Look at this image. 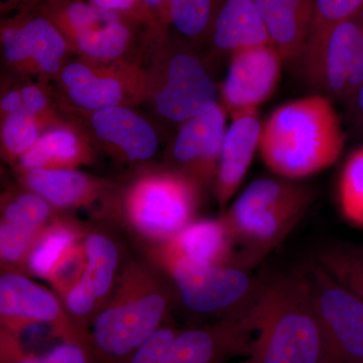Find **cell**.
I'll return each mask as SVG.
<instances>
[{"label": "cell", "instance_id": "6da1fadb", "mask_svg": "<svg viewBox=\"0 0 363 363\" xmlns=\"http://www.w3.org/2000/svg\"><path fill=\"white\" fill-rule=\"evenodd\" d=\"M245 363H341L315 306L304 267L262 276Z\"/></svg>", "mask_w": 363, "mask_h": 363}, {"label": "cell", "instance_id": "7a4b0ae2", "mask_svg": "<svg viewBox=\"0 0 363 363\" xmlns=\"http://www.w3.org/2000/svg\"><path fill=\"white\" fill-rule=\"evenodd\" d=\"M175 297L168 277L149 259L124 262L111 298L90 327L100 362H125L166 324Z\"/></svg>", "mask_w": 363, "mask_h": 363}, {"label": "cell", "instance_id": "3957f363", "mask_svg": "<svg viewBox=\"0 0 363 363\" xmlns=\"http://www.w3.org/2000/svg\"><path fill=\"white\" fill-rule=\"evenodd\" d=\"M343 147L340 119L331 100L321 94L277 108L262 126L259 145L274 175L295 181L331 167Z\"/></svg>", "mask_w": 363, "mask_h": 363}, {"label": "cell", "instance_id": "277c9868", "mask_svg": "<svg viewBox=\"0 0 363 363\" xmlns=\"http://www.w3.org/2000/svg\"><path fill=\"white\" fill-rule=\"evenodd\" d=\"M313 200L312 189L298 181L277 176L252 182L222 213L240 248L238 266L248 269L264 259L302 220Z\"/></svg>", "mask_w": 363, "mask_h": 363}, {"label": "cell", "instance_id": "5b68a950", "mask_svg": "<svg viewBox=\"0 0 363 363\" xmlns=\"http://www.w3.org/2000/svg\"><path fill=\"white\" fill-rule=\"evenodd\" d=\"M147 253V259L171 281L182 304L199 316L252 321L262 290L255 278L240 266H217L177 255Z\"/></svg>", "mask_w": 363, "mask_h": 363}, {"label": "cell", "instance_id": "8992f818", "mask_svg": "<svg viewBox=\"0 0 363 363\" xmlns=\"http://www.w3.org/2000/svg\"><path fill=\"white\" fill-rule=\"evenodd\" d=\"M201 188L173 169L145 172L116 199L112 212L145 247L160 245L195 220Z\"/></svg>", "mask_w": 363, "mask_h": 363}, {"label": "cell", "instance_id": "52a82bcc", "mask_svg": "<svg viewBox=\"0 0 363 363\" xmlns=\"http://www.w3.org/2000/svg\"><path fill=\"white\" fill-rule=\"evenodd\" d=\"M300 59L306 80L321 95L353 97L363 83V11L308 40Z\"/></svg>", "mask_w": 363, "mask_h": 363}, {"label": "cell", "instance_id": "ba28073f", "mask_svg": "<svg viewBox=\"0 0 363 363\" xmlns=\"http://www.w3.org/2000/svg\"><path fill=\"white\" fill-rule=\"evenodd\" d=\"M0 323L2 328L20 336L26 329L43 325L61 342L79 344L94 351L90 331L74 320L63 300L21 272H1Z\"/></svg>", "mask_w": 363, "mask_h": 363}, {"label": "cell", "instance_id": "9c48e42d", "mask_svg": "<svg viewBox=\"0 0 363 363\" xmlns=\"http://www.w3.org/2000/svg\"><path fill=\"white\" fill-rule=\"evenodd\" d=\"M60 80L72 104L86 111L126 106L150 93V80L145 72L123 62L86 59L67 64Z\"/></svg>", "mask_w": 363, "mask_h": 363}, {"label": "cell", "instance_id": "30bf717a", "mask_svg": "<svg viewBox=\"0 0 363 363\" xmlns=\"http://www.w3.org/2000/svg\"><path fill=\"white\" fill-rule=\"evenodd\" d=\"M303 267L318 314L341 363H363V303L314 257Z\"/></svg>", "mask_w": 363, "mask_h": 363}, {"label": "cell", "instance_id": "8fae6325", "mask_svg": "<svg viewBox=\"0 0 363 363\" xmlns=\"http://www.w3.org/2000/svg\"><path fill=\"white\" fill-rule=\"evenodd\" d=\"M160 116L184 123L218 104L214 81L201 62L192 54L179 52L169 57L161 84L152 92Z\"/></svg>", "mask_w": 363, "mask_h": 363}, {"label": "cell", "instance_id": "7c38bea8", "mask_svg": "<svg viewBox=\"0 0 363 363\" xmlns=\"http://www.w3.org/2000/svg\"><path fill=\"white\" fill-rule=\"evenodd\" d=\"M231 54L221 93L224 106L234 117L257 111L271 96L284 60L274 45L243 48Z\"/></svg>", "mask_w": 363, "mask_h": 363}, {"label": "cell", "instance_id": "4fadbf2b", "mask_svg": "<svg viewBox=\"0 0 363 363\" xmlns=\"http://www.w3.org/2000/svg\"><path fill=\"white\" fill-rule=\"evenodd\" d=\"M226 130V111L220 104L182 123L172 147L171 169L201 187L213 183Z\"/></svg>", "mask_w": 363, "mask_h": 363}, {"label": "cell", "instance_id": "5bb4252c", "mask_svg": "<svg viewBox=\"0 0 363 363\" xmlns=\"http://www.w3.org/2000/svg\"><path fill=\"white\" fill-rule=\"evenodd\" d=\"M255 333L252 321L219 320L179 332L166 363H227L250 357Z\"/></svg>", "mask_w": 363, "mask_h": 363}, {"label": "cell", "instance_id": "9a60e30c", "mask_svg": "<svg viewBox=\"0 0 363 363\" xmlns=\"http://www.w3.org/2000/svg\"><path fill=\"white\" fill-rule=\"evenodd\" d=\"M18 178L26 190L42 196L57 210L81 209L104 205L113 211L116 186L105 179L78 169H18Z\"/></svg>", "mask_w": 363, "mask_h": 363}, {"label": "cell", "instance_id": "2e32d148", "mask_svg": "<svg viewBox=\"0 0 363 363\" xmlns=\"http://www.w3.org/2000/svg\"><path fill=\"white\" fill-rule=\"evenodd\" d=\"M4 58L20 70L54 75L61 72L67 42L62 33L42 18L7 28L2 35Z\"/></svg>", "mask_w": 363, "mask_h": 363}, {"label": "cell", "instance_id": "e0dca14e", "mask_svg": "<svg viewBox=\"0 0 363 363\" xmlns=\"http://www.w3.org/2000/svg\"><path fill=\"white\" fill-rule=\"evenodd\" d=\"M91 130L98 140L125 162L150 161L159 147L156 131L130 107L90 112Z\"/></svg>", "mask_w": 363, "mask_h": 363}, {"label": "cell", "instance_id": "ac0fdd59", "mask_svg": "<svg viewBox=\"0 0 363 363\" xmlns=\"http://www.w3.org/2000/svg\"><path fill=\"white\" fill-rule=\"evenodd\" d=\"M233 118L222 143L213 182L215 198L223 213L245 180L255 150L259 147L262 128L257 111L243 112Z\"/></svg>", "mask_w": 363, "mask_h": 363}, {"label": "cell", "instance_id": "d6986e66", "mask_svg": "<svg viewBox=\"0 0 363 363\" xmlns=\"http://www.w3.org/2000/svg\"><path fill=\"white\" fill-rule=\"evenodd\" d=\"M145 247L147 252L185 257L217 266H238V247L223 215L218 219H195L169 240Z\"/></svg>", "mask_w": 363, "mask_h": 363}, {"label": "cell", "instance_id": "ffe728a7", "mask_svg": "<svg viewBox=\"0 0 363 363\" xmlns=\"http://www.w3.org/2000/svg\"><path fill=\"white\" fill-rule=\"evenodd\" d=\"M284 61L300 59L311 30L314 0H255Z\"/></svg>", "mask_w": 363, "mask_h": 363}, {"label": "cell", "instance_id": "44dd1931", "mask_svg": "<svg viewBox=\"0 0 363 363\" xmlns=\"http://www.w3.org/2000/svg\"><path fill=\"white\" fill-rule=\"evenodd\" d=\"M94 152L85 136L73 128L55 126L21 157L18 169H77L92 164Z\"/></svg>", "mask_w": 363, "mask_h": 363}, {"label": "cell", "instance_id": "7402d4cb", "mask_svg": "<svg viewBox=\"0 0 363 363\" xmlns=\"http://www.w3.org/2000/svg\"><path fill=\"white\" fill-rule=\"evenodd\" d=\"M213 42L222 51L274 45L255 0H224L213 23Z\"/></svg>", "mask_w": 363, "mask_h": 363}, {"label": "cell", "instance_id": "603a6c76", "mask_svg": "<svg viewBox=\"0 0 363 363\" xmlns=\"http://www.w3.org/2000/svg\"><path fill=\"white\" fill-rule=\"evenodd\" d=\"M83 247L87 267L80 281L93 291L102 310L111 297L123 264L121 250L108 233L92 226L83 240Z\"/></svg>", "mask_w": 363, "mask_h": 363}, {"label": "cell", "instance_id": "cb8c5ba5", "mask_svg": "<svg viewBox=\"0 0 363 363\" xmlns=\"http://www.w3.org/2000/svg\"><path fill=\"white\" fill-rule=\"evenodd\" d=\"M91 225L59 214L45 227L28 255L26 276L47 281L52 267L71 247L84 240Z\"/></svg>", "mask_w": 363, "mask_h": 363}, {"label": "cell", "instance_id": "d4e9b609", "mask_svg": "<svg viewBox=\"0 0 363 363\" xmlns=\"http://www.w3.org/2000/svg\"><path fill=\"white\" fill-rule=\"evenodd\" d=\"M314 259L363 303V243L339 242L319 250Z\"/></svg>", "mask_w": 363, "mask_h": 363}, {"label": "cell", "instance_id": "484cf974", "mask_svg": "<svg viewBox=\"0 0 363 363\" xmlns=\"http://www.w3.org/2000/svg\"><path fill=\"white\" fill-rule=\"evenodd\" d=\"M76 48L86 59L118 61L130 44V30L118 20L73 35Z\"/></svg>", "mask_w": 363, "mask_h": 363}, {"label": "cell", "instance_id": "4316f807", "mask_svg": "<svg viewBox=\"0 0 363 363\" xmlns=\"http://www.w3.org/2000/svg\"><path fill=\"white\" fill-rule=\"evenodd\" d=\"M61 213L42 196L26 189L2 195L1 221L14 225L42 230Z\"/></svg>", "mask_w": 363, "mask_h": 363}, {"label": "cell", "instance_id": "83f0119b", "mask_svg": "<svg viewBox=\"0 0 363 363\" xmlns=\"http://www.w3.org/2000/svg\"><path fill=\"white\" fill-rule=\"evenodd\" d=\"M338 206L350 225L363 229V147L344 164L338 182Z\"/></svg>", "mask_w": 363, "mask_h": 363}, {"label": "cell", "instance_id": "f1b7e54d", "mask_svg": "<svg viewBox=\"0 0 363 363\" xmlns=\"http://www.w3.org/2000/svg\"><path fill=\"white\" fill-rule=\"evenodd\" d=\"M47 124L26 113L9 114L2 118L1 150L4 159L18 164L21 157L38 142Z\"/></svg>", "mask_w": 363, "mask_h": 363}, {"label": "cell", "instance_id": "f546056e", "mask_svg": "<svg viewBox=\"0 0 363 363\" xmlns=\"http://www.w3.org/2000/svg\"><path fill=\"white\" fill-rule=\"evenodd\" d=\"M169 16L184 37L196 39L213 26L219 7L217 0H168Z\"/></svg>", "mask_w": 363, "mask_h": 363}, {"label": "cell", "instance_id": "4dcf8cb0", "mask_svg": "<svg viewBox=\"0 0 363 363\" xmlns=\"http://www.w3.org/2000/svg\"><path fill=\"white\" fill-rule=\"evenodd\" d=\"M44 229L33 230L9 222H0L1 272H16L25 274L26 259Z\"/></svg>", "mask_w": 363, "mask_h": 363}, {"label": "cell", "instance_id": "1f68e13d", "mask_svg": "<svg viewBox=\"0 0 363 363\" xmlns=\"http://www.w3.org/2000/svg\"><path fill=\"white\" fill-rule=\"evenodd\" d=\"M86 267L87 257L82 240L62 255L61 259L52 267L47 281L52 286V291L63 300L82 278Z\"/></svg>", "mask_w": 363, "mask_h": 363}, {"label": "cell", "instance_id": "d6a6232c", "mask_svg": "<svg viewBox=\"0 0 363 363\" xmlns=\"http://www.w3.org/2000/svg\"><path fill=\"white\" fill-rule=\"evenodd\" d=\"M363 11V0H314L309 38L319 37Z\"/></svg>", "mask_w": 363, "mask_h": 363}, {"label": "cell", "instance_id": "836d02e7", "mask_svg": "<svg viewBox=\"0 0 363 363\" xmlns=\"http://www.w3.org/2000/svg\"><path fill=\"white\" fill-rule=\"evenodd\" d=\"M11 363H102L94 351L85 346L61 342L42 355L23 351Z\"/></svg>", "mask_w": 363, "mask_h": 363}, {"label": "cell", "instance_id": "e575fe53", "mask_svg": "<svg viewBox=\"0 0 363 363\" xmlns=\"http://www.w3.org/2000/svg\"><path fill=\"white\" fill-rule=\"evenodd\" d=\"M179 332L180 330L171 325H162L123 363H166Z\"/></svg>", "mask_w": 363, "mask_h": 363}, {"label": "cell", "instance_id": "d590c367", "mask_svg": "<svg viewBox=\"0 0 363 363\" xmlns=\"http://www.w3.org/2000/svg\"><path fill=\"white\" fill-rule=\"evenodd\" d=\"M66 18L73 35L94 26L118 20L114 11H104L82 2L72 4L67 9Z\"/></svg>", "mask_w": 363, "mask_h": 363}, {"label": "cell", "instance_id": "8d00e7d4", "mask_svg": "<svg viewBox=\"0 0 363 363\" xmlns=\"http://www.w3.org/2000/svg\"><path fill=\"white\" fill-rule=\"evenodd\" d=\"M23 105V113L37 117L49 125L55 124L56 119L50 111L49 99L45 91L38 85H26L18 89Z\"/></svg>", "mask_w": 363, "mask_h": 363}, {"label": "cell", "instance_id": "74e56055", "mask_svg": "<svg viewBox=\"0 0 363 363\" xmlns=\"http://www.w3.org/2000/svg\"><path fill=\"white\" fill-rule=\"evenodd\" d=\"M136 0H92L93 6L104 11H114L130 9Z\"/></svg>", "mask_w": 363, "mask_h": 363}, {"label": "cell", "instance_id": "f35d334b", "mask_svg": "<svg viewBox=\"0 0 363 363\" xmlns=\"http://www.w3.org/2000/svg\"><path fill=\"white\" fill-rule=\"evenodd\" d=\"M353 96H354L355 100H357L358 111L363 114V83L358 87L357 92L354 93Z\"/></svg>", "mask_w": 363, "mask_h": 363}, {"label": "cell", "instance_id": "ab89813d", "mask_svg": "<svg viewBox=\"0 0 363 363\" xmlns=\"http://www.w3.org/2000/svg\"><path fill=\"white\" fill-rule=\"evenodd\" d=\"M143 1L147 6L157 9V7L161 6L164 4V0H143Z\"/></svg>", "mask_w": 363, "mask_h": 363}]
</instances>
